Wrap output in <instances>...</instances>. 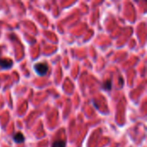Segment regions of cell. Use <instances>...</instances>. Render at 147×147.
Masks as SVG:
<instances>
[{"label": "cell", "instance_id": "cell-1", "mask_svg": "<svg viewBox=\"0 0 147 147\" xmlns=\"http://www.w3.org/2000/svg\"><path fill=\"white\" fill-rule=\"evenodd\" d=\"M34 71L39 75V76H45L47 71H48V65L45 62L42 63H37L34 65Z\"/></svg>", "mask_w": 147, "mask_h": 147}, {"label": "cell", "instance_id": "cell-2", "mask_svg": "<svg viewBox=\"0 0 147 147\" xmlns=\"http://www.w3.org/2000/svg\"><path fill=\"white\" fill-rule=\"evenodd\" d=\"M13 61L9 59H2L0 58V67L3 69H9L12 67Z\"/></svg>", "mask_w": 147, "mask_h": 147}, {"label": "cell", "instance_id": "cell-3", "mask_svg": "<svg viewBox=\"0 0 147 147\" xmlns=\"http://www.w3.org/2000/svg\"><path fill=\"white\" fill-rule=\"evenodd\" d=\"M13 140H14V142H16V143H17V144H21V143H22V142L25 141V138H24V136H23L22 134H21V133H16V134L13 136Z\"/></svg>", "mask_w": 147, "mask_h": 147}, {"label": "cell", "instance_id": "cell-4", "mask_svg": "<svg viewBox=\"0 0 147 147\" xmlns=\"http://www.w3.org/2000/svg\"><path fill=\"white\" fill-rule=\"evenodd\" d=\"M102 89H103L104 90H108V91L111 90V89H112V83H111V80H110V79L106 80V81L102 84Z\"/></svg>", "mask_w": 147, "mask_h": 147}, {"label": "cell", "instance_id": "cell-5", "mask_svg": "<svg viewBox=\"0 0 147 147\" xmlns=\"http://www.w3.org/2000/svg\"><path fill=\"white\" fill-rule=\"evenodd\" d=\"M52 147H65V142L64 140H56L53 143Z\"/></svg>", "mask_w": 147, "mask_h": 147}]
</instances>
